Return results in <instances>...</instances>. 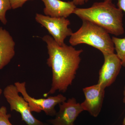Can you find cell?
<instances>
[{"instance_id": "cell-1", "label": "cell", "mask_w": 125, "mask_h": 125, "mask_svg": "<svg viewBox=\"0 0 125 125\" xmlns=\"http://www.w3.org/2000/svg\"><path fill=\"white\" fill-rule=\"evenodd\" d=\"M42 39L46 43L49 55L47 64L52 70L51 87L45 95L52 94L57 91L64 93L75 78L83 50H76L65 43L59 46L49 35L43 36Z\"/></svg>"}, {"instance_id": "cell-2", "label": "cell", "mask_w": 125, "mask_h": 125, "mask_svg": "<svg viewBox=\"0 0 125 125\" xmlns=\"http://www.w3.org/2000/svg\"><path fill=\"white\" fill-rule=\"evenodd\" d=\"M73 14L82 20L94 23L115 36L125 32L123 11L112 2H96L89 8H76Z\"/></svg>"}, {"instance_id": "cell-3", "label": "cell", "mask_w": 125, "mask_h": 125, "mask_svg": "<svg viewBox=\"0 0 125 125\" xmlns=\"http://www.w3.org/2000/svg\"><path fill=\"white\" fill-rule=\"evenodd\" d=\"M82 21L80 28L70 36L69 42L71 46L87 44L98 49L103 55L114 53V43L107 31L90 21Z\"/></svg>"}, {"instance_id": "cell-4", "label": "cell", "mask_w": 125, "mask_h": 125, "mask_svg": "<svg viewBox=\"0 0 125 125\" xmlns=\"http://www.w3.org/2000/svg\"><path fill=\"white\" fill-rule=\"evenodd\" d=\"M14 84L19 93L28 103L31 112L39 113L43 111L47 115L55 116L57 113L55 108L56 105L66 100V97L61 94L46 98H35L30 96L27 93L25 82H16Z\"/></svg>"}, {"instance_id": "cell-5", "label": "cell", "mask_w": 125, "mask_h": 125, "mask_svg": "<svg viewBox=\"0 0 125 125\" xmlns=\"http://www.w3.org/2000/svg\"><path fill=\"white\" fill-rule=\"evenodd\" d=\"M19 93L14 84L8 85L4 90L3 94L10 105V110L19 113L22 120L28 125H44V123L33 115L28 103Z\"/></svg>"}, {"instance_id": "cell-6", "label": "cell", "mask_w": 125, "mask_h": 125, "mask_svg": "<svg viewBox=\"0 0 125 125\" xmlns=\"http://www.w3.org/2000/svg\"><path fill=\"white\" fill-rule=\"evenodd\" d=\"M35 20L46 29L59 46H63L65 44V39L73 33L72 30L68 27L70 22L67 18L51 17L37 13Z\"/></svg>"}, {"instance_id": "cell-7", "label": "cell", "mask_w": 125, "mask_h": 125, "mask_svg": "<svg viewBox=\"0 0 125 125\" xmlns=\"http://www.w3.org/2000/svg\"><path fill=\"white\" fill-rule=\"evenodd\" d=\"M59 111L55 118L49 120L52 125H74L76 118L84 110L81 104L73 97L59 104Z\"/></svg>"}, {"instance_id": "cell-8", "label": "cell", "mask_w": 125, "mask_h": 125, "mask_svg": "<svg viewBox=\"0 0 125 125\" xmlns=\"http://www.w3.org/2000/svg\"><path fill=\"white\" fill-rule=\"evenodd\" d=\"M105 88L99 84L83 89L85 99L81 104L84 111L97 117L101 112L105 94Z\"/></svg>"}, {"instance_id": "cell-9", "label": "cell", "mask_w": 125, "mask_h": 125, "mask_svg": "<svg viewBox=\"0 0 125 125\" xmlns=\"http://www.w3.org/2000/svg\"><path fill=\"white\" fill-rule=\"evenodd\" d=\"M103 55L104 63L99 71L98 83L106 88L114 83L122 66L120 60L115 52Z\"/></svg>"}, {"instance_id": "cell-10", "label": "cell", "mask_w": 125, "mask_h": 125, "mask_svg": "<svg viewBox=\"0 0 125 125\" xmlns=\"http://www.w3.org/2000/svg\"><path fill=\"white\" fill-rule=\"evenodd\" d=\"M45 7L43 12L45 15L51 17L67 18L73 13L76 6L73 1H62L61 0H42Z\"/></svg>"}, {"instance_id": "cell-11", "label": "cell", "mask_w": 125, "mask_h": 125, "mask_svg": "<svg viewBox=\"0 0 125 125\" xmlns=\"http://www.w3.org/2000/svg\"><path fill=\"white\" fill-rule=\"evenodd\" d=\"M15 42L10 33L0 27V70L10 62L15 55Z\"/></svg>"}, {"instance_id": "cell-12", "label": "cell", "mask_w": 125, "mask_h": 125, "mask_svg": "<svg viewBox=\"0 0 125 125\" xmlns=\"http://www.w3.org/2000/svg\"><path fill=\"white\" fill-rule=\"evenodd\" d=\"M112 38L116 52V54L121 62L122 66L125 67V38H120L113 37Z\"/></svg>"}, {"instance_id": "cell-13", "label": "cell", "mask_w": 125, "mask_h": 125, "mask_svg": "<svg viewBox=\"0 0 125 125\" xmlns=\"http://www.w3.org/2000/svg\"><path fill=\"white\" fill-rule=\"evenodd\" d=\"M11 9L9 0H0V21L3 24L6 25L7 23L6 12Z\"/></svg>"}, {"instance_id": "cell-14", "label": "cell", "mask_w": 125, "mask_h": 125, "mask_svg": "<svg viewBox=\"0 0 125 125\" xmlns=\"http://www.w3.org/2000/svg\"><path fill=\"white\" fill-rule=\"evenodd\" d=\"M11 115L7 113V108L4 106L0 107V125H13L9 118Z\"/></svg>"}, {"instance_id": "cell-15", "label": "cell", "mask_w": 125, "mask_h": 125, "mask_svg": "<svg viewBox=\"0 0 125 125\" xmlns=\"http://www.w3.org/2000/svg\"><path fill=\"white\" fill-rule=\"evenodd\" d=\"M9 0L10 2L12 9H15L22 7L26 1L30 0Z\"/></svg>"}, {"instance_id": "cell-16", "label": "cell", "mask_w": 125, "mask_h": 125, "mask_svg": "<svg viewBox=\"0 0 125 125\" xmlns=\"http://www.w3.org/2000/svg\"><path fill=\"white\" fill-rule=\"evenodd\" d=\"M112 0H104V1L112 2ZM117 7L125 13V0H117Z\"/></svg>"}, {"instance_id": "cell-17", "label": "cell", "mask_w": 125, "mask_h": 125, "mask_svg": "<svg viewBox=\"0 0 125 125\" xmlns=\"http://www.w3.org/2000/svg\"><path fill=\"white\" fill-rule=\"evenodd\" d=\"M89 0H73V2L76 6L82 5L87 3Z\"/></svg>"}, {"instance_id": "cell-18", "label": "cell", "mask_w": 125, "mask_h": 125, "mask_svg": "<svg viewBox=\"0 0 125 125\" xmlns=\"http://www.w3.org/2000/svg\"><path fill=\"white\" fill-rule=\"evenodd\" d=\"M123 95H124V98H123V102L125 104V85L124 87V91H123ZM123 125H125V117L123 120Z\"/></svg>"}, {"instance_id": "cell-19", "label": "cell", "mask_w": 125, "mask_h": 125, "mask_svg": "<svg viewBox=\"0 0 125 125\" xmlns=\"http://www.w3.org/2000/svg\"><path fill=\"white\" fill-rule=\"evenodd\" d=\"M2 89L0 88V97L1 95V94L2 93Z\"/></svg>"}, {"instance_id": "cell-20", "label": "cell", "mask_w": 125, "mask_h": 125, "mask_svg": "<svg viewBox=\"0 0 125 125\" xmlns=\"http://www.w3.org/2000/svg\"><path fill=\"white\" fill-rule=\"evenodd\" d=\"M44 125H48V124H46V123H44Z\"/></svg>"}]
</instances>
